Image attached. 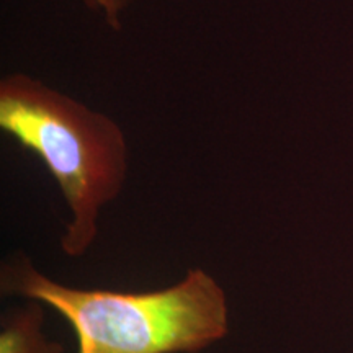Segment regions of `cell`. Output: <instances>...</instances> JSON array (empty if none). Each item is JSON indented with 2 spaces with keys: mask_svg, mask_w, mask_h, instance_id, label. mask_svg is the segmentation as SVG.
Instances as JSON below:
<instances>
[{
  "mask_svg": "<svg viewBox=\"0 0 353 353\" xmlns=\"http://www.w3.org/2000/svg\"><path fill=\"white\" fill-rule=\"evenodd\" d=\"M134 0H92V6L103 15L105 21L112 28H120L123 17Z\"/></svg>",
  "mask_w": 353,
  "mask_h": 353,
  "instance_id": "4",
  "label": "cell"
},
{
  "mask_svg": "<svg viewBox=\"0 0 353 353\" xmlns=\"http://www.w3.org/2000/svg\"><path fill=\"white\" fill-rule=\"evenodd\" d=\"M0 130L56 180L70 211L61 249L81 257L99 236L103 206L126 183L130 151L123 128L39 79L13 72L0 79Z\"/></svg>",
  "mask_w": 353,
  "mask_h": 353,
  "instance_id": "2",
  "label": "cell"
},
{
  "mask_svg": "<svg viewBox=\"0 0 353 353\" xmlns=\"http://www.w3.org/2000/svg\"><path fill=\"white\" fill-rule=\"evenodd\" d=\"M43 303L33 301L12 309L2 317L0 353H64L61 343L43 335Z\"/></svg>",
  "mask_w": 353,
  "mask_h": 353,
  "instance_id": "3",
  "label": "cell"
},
{
  "mask_svg": "<svg viewBox=\"0 0 353 353\" xmlns=\"http://www.w3.org/2000/svg\"><path fill=\"white\" fill-rule=\"evenodd\" d=\"M0 286L59 312L79 353H196L229 330L226 293L201 268L169 288L130 293L57 283L20 254L2 265Z\"/></svg>",
  "mask_w": 353,
  "mask_h": 353,
  "instance_id": "1",
  "label": "cell"
},
{
  "mask_svg": "<svg viewBox=\"0 0 353 353\" xmlns=\"http://www.w3.org/2000/svg\"><path fill=\"white\" fill-rule=\"evenodd\" d=\"M90 2H92V0H90Z\"/></svg>",
  "mask_w": 353,
  "mask_h": 353,
  "instance_id": "5",
  "label": "cell"
}]
</instances>
